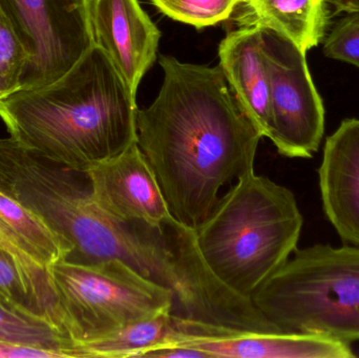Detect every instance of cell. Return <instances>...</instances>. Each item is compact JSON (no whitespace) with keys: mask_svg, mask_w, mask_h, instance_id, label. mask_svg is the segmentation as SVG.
Wrapping results in <instances>:
<instances>
[{"mask_svg":"<svg viewBox=\"0 0 359 358\" xmlns=\"http://www.w3.org/2000/svg\"><path fill=\"white\" fill-rule=\"evenodd\" d=\"M144 357L149 358H209L200 349L184 345H166L149 351Z\"/></svg>","mask_w":359,"mask_h":358,"instance_id":"603a6c76","label":"cell"},{"mask_svg":"<svg viewBox=\"0 0 359 358\" xmlns=\"http://www.w3.org/2000/svg\"><path fill=\"white\" fill-rule=\"evenodd\" d=\"M0 249L14 261L27 296L44 319L63 333L50 268L39 254L0 218Z\"/></svg>","mask_w":359,"mask_h":358,"instance_id":"9a60e30c","label":"cell"},{"mask_svg":"<svg viewBox=\"0 0 359 358\" xmlns=\"http://www.w3.org/2000/svg\"><path fill=\"white\" fill-rule=\"evenodd\" d=\"M176 333L174 315L163 313L124 326L103 338L74 347L75 358L144 357L168 344Z\"/></svg>","mask_w":359,"mask_h":358,"instance_id":"5bb4252c","label":"cell"},{"mask_svg":"<svg viewBox=\"0 0 359 358\" xmlns=\"http://www.w3.org/2000/svg\"><path fill=\"white\" fill-rule=\"evenodd\" d=\"M29 55L0 6V100L20 90Z\"/></svg>","mask_w":359,"mask_h":358,"instance_id":"d6986e66","label":"cell"},{"mask_svg":"<svg viewBox=\"0 0 359 358\" xmlns=\"http://www.w3.org/2000/svg\"><path fill=\"white\" fill-rule=\"evenodd\" d=\"M270 88V132L280 155L311 159L325 134V107L306 54L286 38L262 27Z\"/></svg>","mask_w":359,"mask_h":358,"instance_id":"8992f818","label":"cell"},{"mask_svg":"<svg viewBox=\"0 0 359 358\" xmlns=\"http://www.w3.org/2000/svg\"><path fill=\"white\" fill-rule=\"evenodd\" d=\"M241 27H266L292 42L302 52L318 46L331 17L327 0H241Z\"/></svg>","mask_w":359,"mask_h":358,"instance_id":"4fadbf2b","label":"cell"},{"mask_svg":"<svg viewBox=\"0 0 359 358\" xmlns=\"http://www.w3.org/2000/svg\"><path fill=\"white\" fill-rule=\"evenodd\" d=\"M166 16L196 29L210 27L231 16L241 0H149Z\"/></svg>","mask_w":359,"mask_h":358,"instance_id":"ac0fdd59","label":"cell"},{"mask_svg":"<svg viewBox=\"0 0 359 358\" xmlns=\"http://www.w3.org/2000/svg\"><path fill=\"white\" fill-rule=\"evenodd\" d=\"M0 218L18 233L43 259L48 268L67 260L69 248L61 242L33 212L0 193Z\"/></svg>","mask_w":359,"mask_h":358,"instance_id":"2e32d148","label":"cell"},{"mask_svg":"<svg viewBox=\"0 0 359 358\" xmlns=\"http://www.w3.org/2000/svg\"><path fill=\"white\" fill-rule=\"evenodd\" d=\"M50 275L61 329L72 350L130 324L174 312L176 296L170 288L117 259L90 265L61 260Z\"/></svg>","mask_w":359,"mask_h":358,"instance_id":"5b68a950","label":"cell"},{"mask_svg":"<svg viewBox=\"0 0 359 358\" xmlns=\"http://www.w3.org/2000/svg\"><path fill=\"white\" fill-rule=\"evenodd\" d=\"M251 298L283 331L351 345L359 340V247L297 248Z\"/></svg>","mask_w":359,"mask_h":358,"instance_id":"277c9868","label":"cell"},{"mask_svg":"<svg viewBox=\"0 0 359 358\" xmlns=\"http://www.w3.org/2000/svg\"><path fill=\"white\" fill-rule=\"evenodd\" d=\"M0 304L12 310L43 317L39 310L36 308L33 301L25 292L14 261L1 249H0Z\"/></svg>","mask_w":359,"mask_h":358,"instance_id":"44dd1931","label":"cell"},{"mask_svg":"<svg viewBox=\"0 0 359 358\" xmlns=\"http://www.w3.org/2000/svg\"><path fill=\"white\" fill-rule=\"evenodd\" d=\"M159 95L137 113V144L153 170L172 216L196 229L222 187L255 170L263 138L221 67L160 57Z\"/></svg>","mask_w":359,"mask_h":358,"instance_id":"6da1fadb","label":"cell"},{"mask_svg":"<svg viewBox=\"0 0 359 358\" xmlns=\"http://www.w3.org/2000/svg\"><path fill=\"white\" fill-rule=\"evenodd\" d=\"M303 225L292 191L253 170L219 198L194 229L196 249L219 283L251 298L291 258Z\"/></svg>","mask_w":359,"mask_h":358,"instance_id":"3957f363","label":"cell"},{"mask_svg":"<svg viewBox=\"0 0 359 358\" xmlns=\"http://www.w3.org/2000/svg\"><path fill=\"white\" fill-rule=\"evenodd\" d=\"M0 358H67V355L53 349L0 342Z\"/></svg>","mask_w":359,"mask_h":358,"instance_id":"7402d4cb","label":"cell"},{"mask_svg":"<svg viewBox=\"0 0 359 358\" xmlns=\"http://www.w3.org/2000/svg\"><path fill=\"white\" fill-rule=\"evenodd\" d=\"M168 345L200 349L209 358L355 357L351 345L320 334L236 331L205 325L201 326L196 333L176 331L175 338Z\"/></svg>","mask_w":359,"mask_h":358,"instance_id":"30bf717a","label":"cell"},{"mask_svg":"<svg viewBox=\"0 0 359 358\" xmlns=\"http://www.w3.org/2000/svg\"><path fill=\"white\" fill-rule=\"evenodd\" d=\"M136 98L96 44L59 79L0 100L10 137L65 167L86 172L137 142Z\"/></svg>","mask_w":359,"mask_h":358,"instance_id":"7a4b0ae2","label":"cell"},{"mask_svg":"<svg viewBox=\"0 0 359 358\" xmlns=\"http://www.w3.org/2000/svg\"><path fill=\"white\" fill-rule=\"evenodd\" d=\"M88 0H0L27 55L21 88L50 83L94 44Z\"/></svg>","mask_w":359,"mask_h":358,"instance_id":"52a82bcc","label":"cell"},{"mask_svg":"<svg viewBox=\"0 0 359 358\" xmlns=\"http://www.w3.org/2000/svg\"><path fill=\"white\" fill-rule=\"evenodd\" d=\"M86 174L95 201L114 218L156 230L177 221L137 142Z\"/></svg>","mask_w":359,"mask_h":358,"instance_id":"ba28073f","label":"cell"},{"mask_svg":"<svg viewBox=\"0 0 359 358\" xmlns=\"http://www.w3.org/2000/svg\"><path fill=\"white\" fill-rule=\"evenodd\" d=\"M88 4L94 43L137 98L141 80L157 58L161 32L138 0H88Z\"/></svg>","mask_w":359,"mask_h":358,"instance_id":"9c48e42d","label":"cell"},{"mask_svg":"<svg viewBox=\"0 0 359 358\" xmlns=\"http://www.w3.org/2000/svg\"><path fill=\"white\" fill-rule=\"evenodd\" d=\"M323 209L337 235L359 247V119L341 121L327 138L318 170Z\"/></svg>","mask_w":359,"mask_h":358,"instance_id":"8fae6325","label":"cell"},{"mask_svg":"<svg viewBox=\"0 0 359 358\" xmlns=\"http://www.w3.org/2000/svg\"><path fill=\"white\" fill-rule=\"evenodd\" d=\"M325 56L359 69V11L345 13L324 42Z\"/></svg>","mask_w":359,"mask_h":358,"instance_id":"ffe728a7","label":"cell"},{"mask_svg":"<svg viewBox=\"0 0 359 358\" xmlns=\"http://www.w3.org/2000/svg\"><path fill=\"white\" fill-rule=\"evenodd\" d=\"M0 342L53 349L74 358L71 343L50 322L0 304Z\"/></svg>","mask_w":359,"mask_h":358,"instance_id":"e0dca14e","label":"cell"},{"mask_svg":"<svg viewBox=\"0 0 359 358\" xmlns=\"http://www.w3.org/2000/svg\"><path fill=\"white\" fill-rule=\"evenodd\" d=\"M331 17L359 11V0H327Z\"/></svg>","mask_w":359,"mask_h":358,"instance_id":"cb8c5ba5","label":"cell"},{"mask_svg":"<svg viewBox=\"0 0 359 358\" xmlns=\"http://www.w3.org/2000/svg\"><path fill=\"white\" fill-rule=\"evenodd\" d=\"M219 67L251 121L268 138L270 88L259 27L230 32L219 46Z\"/></svg>","mask_w":359,"mask_h":358,"instance_id":"7c38bea8","label":"cell"}]
</instances>
